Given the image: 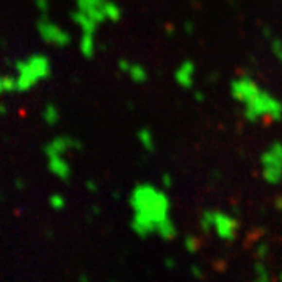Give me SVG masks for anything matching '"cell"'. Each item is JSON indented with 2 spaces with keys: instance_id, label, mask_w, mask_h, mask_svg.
Masks as SVG:
<instances>
[{
  "instance_id": "cell-35",
  "label": "cell",
  "mask_w": 282,
  "mask_h": 282,
  "mask_svg": "<svg viewBox=\"0 0 282 282\" xmlns=\"http://www.w3.org/2000/svg\"><path fill=\"white\" fill-rule=\"evenodd\" d=\"M0 93H3V85H2V77H0Z\"/></svg>"
},
{
  "instance_id": "cell-21",
  "label": "cell",
  "mask_w": 282,
  "mask_h": 282,
  "mask_svg": "<svg viewBox=\"0 0 282 282\" xmlns=\"http://www.w3.org/2000/svg\"><path fill=\"white\" fill-rule=\"evenodd\" d=\"M254 256L260 260H265L268 256H270V245H268L266 242L257 243V246L254 248Z\"/></svg>"
},
{
  "instance_id": "cell-1",
  "label": "cell",
  "mask_w": 282,
  "mask_h": 282,
  "mask_svg": "<svg viewBox=\"0 0 282 282\" xmlns=\"http://www.w3.org/2000/svg\"><path fill=\"white\" fill-rule=\"evenodd\" d=\"M132 209L130 229L140 238L157 235L160 226L171 216V199L163 187L151 182H140L129 194Z\"/></svg>"
},
{
  "instance_id": "cell-12",
  "label": "cell",
  "mask_w": 282,
  "mask_h": 282,
  "mask_svg": "<svg viewBox=\"0 0 282 282\" xmlns=\"http://www.w3.org/2000/svg\"><path fill=\"white\" fill-rule=\"evenodd\" d=\"M79 49L85 58L91 60L96 55L97 51V41L94 33H82L80 41H79Z\"/></svg>"
},
{
  "instance_id": "cell-11",
  "label": "cell",
  "mask_w": 282,
  "mask_h": 282,
  "mask_svg": "<svg viewBox=\"0 0 282 282\" xmlns=\"http://www.w3.org/2000/svg\"><path fill=\"white\" fill-rule=\"evenodd\" d=\"M70 19H72V22L80 28L82 33H94V35L97 33L99 24L96 22L94 19H91L88 14L82 13L80 10L70 13Z\"/></svg>"
},
{
  "instance_id": "cell-5",
  "label": "cell",
  "mask_w": 282,
  "mask_h": 282,
  "mask_svg": "<svg viewBox=\"0 0 282 282\" xmlns=\"http://www.w3.org/2000/svg\"><path fill=\"white\" fill-rule=\"evenodd\" d=\"M260 174L268 185L282 182V141H273L260 154Z\"/></svg>"
},
{
  "instance_id": "cell-3",
  "label": "cell",
  "mask_w": 282,
  "mask_h": 282,
  "mask_svg": "<svg viewBox=\"0 0 282 282\" xmlns=\"http://www.w3.org/2000/svg\"><path fill=\"white\" fill-rule=\"evenodd\" d=\"M14 68L18 70V93H25L52 75L51 60L44 53H33L27 60H18Z\"/></svg>"
},
{
  "instance_id": "cell-15",
  "label": "cell",
  "mask_w": 282,
  "mask_h": 282,
  "mask_svg": "<svg viewBox=\"0 0 282 282\" xmlns=\"http://www.w3.org/2000/svg\"><path fill=\"white\" fill-rule=\"evenodd\" d=\"M199 229L202 230V234L210 235L213 232V216H212V209H206L201 212L199 216Z\"/></svg>"
},
{
  "instance_id": "cell-7",
  "label": "cell",
  "mask_w": 282,
  "mask_h": 282,
  "mask_svg": "<svg viewBox=\"0 0 282 282\" xmlns=\"http://www.w3.org/2000/svg\"><path fill=\"white\" fill-rule=\"evenodd\" d=\"M212 216H213V234L223 242H234L240 230L238 218L229 212L218 209H212Z\"/></svg>"
},
{
  "instance_id": "cell-20",
  "label": "cell",
  "mask_w": 282,
  "mask_h": 282,
  "mask_svg": "<svg viewBox=\"0 0 282 282\" xmlns=\"http://www.w3.org/2000/svg\"><path fill=\"white\" fill-rule=\"evenodd\" d=\"M2 85H3V93H13V91H18V79L13 75L2 77Z\"/></svg>"
},
{
  "instance_id": "cell-13",
  "label": "cell",
  "mask_w": 282,
  "mask_h": 282,
  "mask_svg": "<svg viewBox=\"0 0 282 282\" xmlns=\"http://www.w3.org/2000/svg\"><path fill=\"white\" fill-rule=\"evenodd\" d=\"M125 74L129 75V79L137 85H144L147 80H149V72H147V69L141 65V63L132 61Z\"/></svg>"
},
{
  "instance_id": "cell-8",
  "label": "cell",
  "mask_w": 282,
  "mask_h": 282,
  "mask_svg": "<svg viewBox=\"0 0 282 282\" xmlns=\"http://www.w3.org/2000/svg\"><path fill=\"white\" fill-rule=\"evenodd\" d=\"M82 143L77 138L70 135H58L52 138L44 146V154L47 159L56 157V155H66L70 151H80Z\"/></svg>"
},
{
  "instance_id": "cell-24",
  "label": "cell",
  "mask_w": 282,
  "mask_h": 282,
  "mask_svg": "<svg viewBox=\"0 0 282 282\" xmlns=\"http://www.w3.org/2000/svg\"><path fill=\"white\" fill-rule=\"evenodd\" d=\"M190 274L194 278V279H202L204 278V270L201 265H192L190 266Z\"/></svg>"
},
{
  "instance_id": "cell-33",
  "label": "cell",
  "mask_w": 282,
  "mask_h": 282,
  "mask_svg": "<svg viewBox=\"0 0 282 282\" xmlns=\"http://www.w3.org/2000/svg\"><path fill=\"white\" fill-rule=\"evenodd\" d=\"M6 111H8V108H6V105L3 102H0V115H6Z\"/></svg>"
},
{
  "instance_id": "cell-29",
  "label": "cell",
  "mask_w": 282,
  "mask_h": 282,
  "mask_svg": "<svg viewBox=\"0 0 282 282\" xmlns=\"http://www.w3.org/2000/svg\"><path fill=\"white\" fill-rule=\"evenodd\" d=\"M274 207L282 212V196H276V199H274Z\"/></svg>"
},
{
  "instance_id": "cell-9",
  "label": "cell",
  "mask_w": 282,
  "mask_h": 282,
  "mask_svg": "<svg viewBox=\"0 0 282 282\" xmlns=\"http://www.w3.org/2000/svg\"><path fill=\"white\" fill-rule=\"evenodd\" d=\"M196 79V65L192 60H183L174 70V80L183 89H192Z\"/></svg>"
},
{
  "instance_id": "cell-10",
  "label": "cell",
  "mask_w": 282,
  "mask_h": 282,
  "mask_svg": "<svg viewBox=\"0 0 282 282\" xmlns=\"http://www.w3.org/2000/svg\"><path fill=\"white\" fill-rule=\"evenodd\" d=\"M47 166L49 171L63 182H68L70 176H72V169H70V165L65 159V155H56V157L47 159Z\"/></svg>"
},
{
  "instance_id": "cell-16",
  "label": "cell",
  "mask_w": 282,
  "mask_h": 282,
  "mask_svg": "<svg viewBox=\"0 0 282 282\" xmlns=\"http://www.w3.org/2000/svg\"><path fill=\"white\" fill-rule=\"evenodd\" d=\"M254 279L259 282H268L271 279V273L268 270V266L265 264V260L257 259V262L254 264Z\"/></svg>"
},
{
  "instance_id": "cell-31",
  "label": "cell",
  "mask_w": 282,
  "mask_h": 282,
  "mask_svg": "<svg viewBox=\"0 0 282 282\" xmlns=\"http://www.w3.org/2000/svg\"><path fill=\"white\" fill-rule=\"evenodd\" d=\"M194 99H196L197 102H202L204 99H206V96H204L202 91H196V93H194Z\"/></svg>"
},
{
  "instance_id": "cell-2",
  "label": "cell",
  "mask_w": 282,
  "mask_h": 282,
  "mask_svg": "<svg viewBox=\"0 0 282 282\" xmlns=\"http://www.w3.org/2000/svg\"><path fill=\"white\" fill-rule=\"evenodd\" d=\"M229 89L232 99L243 105V118L248 123H279L282 119V101L260 87L251 75L235 77Z\"/></svg>"
},
{
  "instance_id": "cell-38",
  "label": "cell",
  "mask_w": 282,
  "mask_h": 282,
  "mask_svg": "<svg viewBox=\"0 0 282 282\" xmlns=\"http://www.w3.org/2000/svg\"><path fill=\"white\" fill-rule=\"evenodd\" d=\"M190 2H193V3H196V2H197V0H190Z\"/></svg>"
},
{
  "instance_id": "cell-34",
  "label": "cell",
  "mask_w": 282,
  "mask_h": 282,
  "mask_svg": "<svg viewBox=\"0 0 282 282\" xmlns=\"http://www.w3.org/2000/svg\"><path fill=\"white\" fill-rule=\"evenodd\" d=\"M276 58H278V60H279V61L282 63V51H281V52H279V53L276 55Z\"/></svg>"
},
{
  "instance_id": "cell-25",
  "label": "cell",
  "mask_w": 282,
  "mask_h": 282,
  "mask_svg": "<svg viewBox=\"0 0 282 282\" xmlns=\"http://www.w3.org/2000/svg\"><path fill=\"white\" fill-rule=\"evenodd\" d=\"M163 265L166 266V270H176V266H177V262H176L173 257H166L163 260Z\"/></svg>"
},
{
  "instance_id": "cell-19",
  "label": "cell",
  "mask_w": 282,
  "mask_h": 282,
  "mask_svg": "<svg viewBox=\"0 0 282 282\" xmlns=\"http://www.w3.org/2000/svg\"><path fill=\"white\" fill-rule=\"evenodd\" d=\"M49 206H51L53 210H63L66 207V199H65V196L60 194V193H53L49 196Z\"/></svg>"
},
{
  "instance_id": "cell-6",
  "label": "cell",
  "mask_w": 282,
  "mask_h": 282,
  "mask_svg": "<svg viewBox=\"0 0 282 282\" xmlns=\"http://www.w3.org/2000/svg\"><path fill=\"white\" fill-rule=\"evenodd\" d=\"M36 28L41 39L53 47H60V49L68 47L70 44V41H72L70 33L66 32L65 28H61L58 24H55L53 20L49 19L47 14H41V19L38 20Z\"/></svg>"
},
{
  "instance_id": "cell-32",
  "label": "cell",
  "mask_w": 282,
  "mask_h": 282,
  "mask_svg": "<svg viewBox=\"0 0 282 282\" xmlns=\"http://www.w3.org/2000/svg\"><path fill=\"white\" fill-rule=\"evenodd\" d=\"M262 35H264V36L265 38H268V39H271V30H270V28H262Z\"/></svg>"
},
{
  "instance_id": "cell-30",
  "label": "cell",
  "mask_w": 282,
  "mask_h": 282,
  "mask_svg": "<svg viewBox=\"0 0 282 282\" xmlns=\"http://www.w3.org/2000/svg\"><path fill=\"white\" fill-rule=\"evenodd\" d=\"M165 30H166V35H168V36H173V35L176 33V27H174V25H166V27H165Z\"/></svg>"
},
{
  "instance_id": "cell-37",
  "label": "cell",
  "mask_w": 282,
  "mask_h": 282,
  "mask_svg": "<svg viewBox=\"0 0 282 282\" xmlns=\"http://www.w3.org/2000/svg\"><path fill=\"white\" fill-rule=\"evenodd\" d=\"M279 279H281V281H282V271H281V273H279Z\"/></svg>"
},
{
  "instance_id": "cell-23",
  "label": "cell",
  "mask_w": 282,
  "mask_h": 282,
  "mask_svg": "<svg viewBox=\"0 0 282 282\" xmlns=\"http://www.w3.org/2000/svg\"><path fill=\"white\" fill-rule=\"evenodd\" d=\"M174 185V179H173V176L169 174V173H165L163 176H161V187H163L165 190H169Z\"/></svg>"
},
{
  "instance_id": "cell-36",
  "label": "cell",
  "mask_w": 282,
  "mask_h": 282,
  "mask_svg": "<svg viewBox=\"0 0 282 282\" xmlns=\"http://www.w3.org/2000/svg\"><path fill=\"white\" fill-rule=\"evenodd\" d=\"M79 281H88V276H79Z\"/></svg>"
},
{
  "instance_id": "cell-14",
  "label": "cell",
  "mask_w": 282,
  "mask_h": 282,
  "mask_svg": "<svg viewBox=\"0 0 282 282\" xmlns=\"http://www.w3.org/2000/svg\"><path fill=\"white\" fill-rule=\"evenodd\" d=\"M137 138L140 141L141 147L146 151V152H154L155 147H157V143H155V137L151 129H147V127H143V129H140L137 132Z\"/></svg>"
},
{
  "instance_id": "cell-18",
  "label": "cell",
  "mask_w": 282,
  "mask_h": 282,
  "mask_svg": "<svg viewBox=\"0 0 282 282\" xmlns=\"http://www.w3.org/2000/svg\"><path fill=\"white\" fill-rule=\"evenodd\" d=\"M182 245H183V249H185L187 252L196 254L197 251L201 249V238L197 235H194V234H188V235L183 237Z\"/></svg>"
},
{
  "instance_id": "cell-26",
  "label": "cell",
  "mask_w": 282,
  "mask_h": 282,
  "mask_svg": "<svg viewBox=\"0 0 282 282\" xmlns=\"http://www.w3.org/2000/svg\"><path fill=\"white\" fill-rule=\"evenodd\" d=\"M183 32H185L187 35H192L194 32V22H192V20L183 22Z\"/></svg>"
},
{
  "instance_id": "cell-4",
  "label": "cell",
  "mask_w": 282,
  "mask_h": 282,
  "mask_svg": "<svg viewBox=\"0 0 282 282\" xmlns=\"http://www.w3.org/2000/svg\"><path fill=\"white\" fill-rule=\"evenodd\" d=\"M75 6L99 25L105 22L116 24L123 19V10L115 0H75Z\"/></svg>"
},
{
  "instance_id": "cell-28",
  "label": "cell",
  "mask_w": 282,
  "mask_h": 282,
  "mask_svg": "<svg viewBox=\"0 0 282 282\" xmlns=\"http://www.w3.org/2000/svg\"><path fill=\"white\" fill-rule=\"evenodd\" d=\"M25 185H27V183H25V180L24 179H16V188L18 190H24L25 188Z\"/></svg>"
},
{
  "instance_id": "cell-22",
  "label": "cell",
  "mask_w": 282,
  "mask_h": 282,
  "mask_svg": "<svg viewBox=\"0 0 282 282\" xmlns=\"http://www.w3.org/2000/svg\"><path fill=\"white\" fill-rule=\"evenodd\" d=\"M35 6L41 14H47L51 11V0H35Z\"/></svg>"
},
{
  "instance_id": "cell-17",
  "label": "cell",
  "mask_w": 282,
  "mask_h": 282,
  "mask_svg": "<svg viewBox=\"0 0 282 282\" xmlns=\"http://www.w3.org/2000/svg\"><path fill=\"white\" fill-rule=\"evenodd\" d=\"M42 119L47 125H55L60 121V111L55 104H47L42 110Z\"/></svg>"
},
{
  "instance_id": "cell-27",
  "label": "cell",
  "mask_w": 282,
  "mask_h": 282,
  "mask_svg": "<svg viewBox=\"0 0 282 282\" xmlns=\"http://www.w3.org/2000/svg\"><path fill=\"white\" fill-rule=\"evenodd\" d=\"M85 187H87V190L91 193H97V190H99V185L94 180H88L87 183H85Z\"/></svg>"
}]
</instances>
